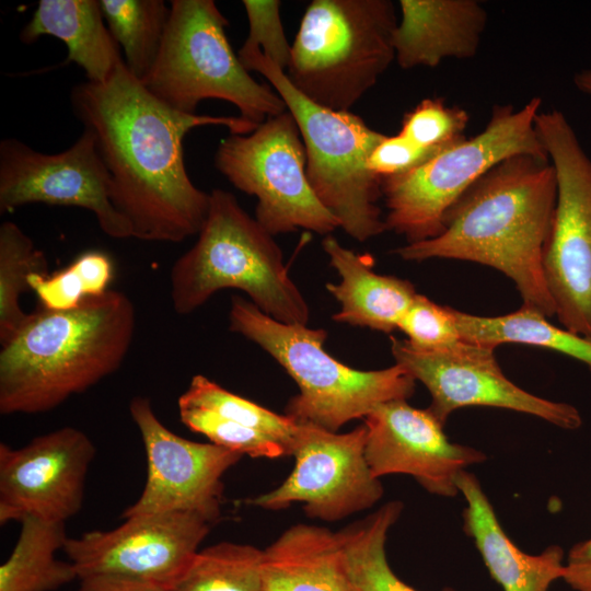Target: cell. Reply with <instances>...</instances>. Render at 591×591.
<instances>
[{
  "label": "cell",
  "mask_w": 591,
  "mask_h": 591,
  "mask_svg": "<svg viewBox=\"0 0 591 591\" xmlns=\"http://www.w3.org/2000/svg\"><path fill=\"white\" fill-rule=\"evenodd\" d=\"M100 5L127 69L142 82L159 56L170 5L163 0H100Z\"/></svg>",
  "instance_id": "obj_27"
},
{
  "label": "cell",
  "mask_w": 591,
  "mask_h": 591,
  "mask_svg": "<svg viewBox=\"0 0 591 591\" xmlns=\"http://www.w3.org/2000/svg\"><path fill=\"white\" fill-rule=\"evenodd\" d=\"M222 289L243 291L276 321L309 322L308 302L291 279L274 236L234 195L213 188L197 241L171 268L170 297L174 311L187 315Z\"/></svg>",
  "instance_id": "obj_4"
},
{
  "label": "cell",
  "mask_w": 591,
  "mask_h": 591,
  "mask_svg": "<svg viewBox=\"0 0 591 591\" xmlns=\"http://www.w3.org/2000/svg\"><path fill=\"white\" fill-rule=\"evenodd\" d=\"M442 151L419 147L402 136H386L376 144L368 160L369 170L381 178L407 173Z\"/></svg>",
  "instance_id": "obj_36"
},
{
  "label": "cell",
  "mask_w": 591,
  "mask_h": 591,
  "mask_svg": "<svg viewBox=\"0 0 591 591\" xmlns=\"http://www.w3.org/2000/svg\"><path fill=\"white\" fill-rule=\"evenodd\" d=\"M535 128L557 182L546 287L561 326L591 339V159L563 112H540Z\"/></svg>",
  "instance_id": "obj_10"
},
{
  "label": "cell",
  "mask_w": 591,
  "mask_h": 591,
  "mask_svg": "<svg viewBox=\"0 0 591 591\" xmlns=\"http://www.w3.org/2000/svg\"><path fill=\"white\" fill-rule=\"evenodd\" d=\"M397 329L405 334L410 346L421 350L440 349L461 339L452 308L419 293L399 320Z\"/></svg>",
  "instance_id": "obj_34"
},
{
  "label": "cell",
  "mask_w": 591,
  "mask_h": 591,
  "mask_svg": "<svg viewBox=\"0 0 591 591\" xmlns=\"http://www.w3.org/2000/svg\"><path fill=\"white\" fill-rule=\"evenodd\" d=\"M541 105L540 97L518 109L495 105L486 127L473 138L407 173L382 178L387 231L405 236L407 243L436 237L448 211L491 167L519 154L548 159L535 128Z\"/></svg>",
  "instance_id": "obj_9"
},
{
  "label": "cell",
  "mask_w": 591,
  "mask_h": 591,
  "mask_svg": "<svg viewBox=\"0 0 591 591\" xmlns=\"http://www.w3.org/2000/svg\"><path fill=\"white\" fill-rule=\"evenodd\" d=\"M397 23L390 0H313L291 45L286 74L312 102L349 111L395 60Z\"/></svg>",
  "instance_id": "obj_7"
},
{
  "label": "cell",
  "mask_w": 591,
  "mask_h": 591,
  "mask_svg": "<svg viewBox=\"0 0 591 591\" xmlns=\"http://www.w3.org/2000/svg\"><path fill=\"white\" fill-rule=\"evenodd\" d=\"M557 199L548 159L510 157L478 178L452 206L436 237L392 251L404 260L445 258L491 267L515 285L522 306L546 317L555 306L546 287L543 256Z\"/></svg>",
  "instance_id": "obj_2"
},
{
  "label": "cell",
  "mask_w": 591,
  "mask_h": 591,
  "mask_svg": "<svg viewBox=\"0 0 591 591\" xmlns=\"http://www.w3.org/2000/svg\"><path fill=\"white\" fill-rule=\"evenodd\" d=\"M237 57L247 71L266 78L292 114L305 147L310 185L339 228L358 242L387 231L378 205L382 178L368 167L385 135L350 111H333L305 97L260 50H239Z\"/></svg>",
  "instance_id": "obj_6"
},
{
  "label": "cell",
  "mask_w": 591,
  "mask_h": 591,
  "mask_svg": "<svg viewBox=\"0 0 591 591\" xmlns=\"http://www.w3.org/2000/svg\"><path fill=\"white\" fill-rule=\"evenodd\" d=\"M228 25L212 0H172L159 56L142 84L178 112L197 114L201 101L218 99L259 125L287 107L275 89L244 68L229 43Z\"/></svg>",
  "instance_id": "obj_8"
},
{
  "label": "cell",
  "mask_w": 591,
  "mask_h": 591,
  "mask_svg": "<svg viewBox=\"0 0 591 591\" xmlns=\"http://www.w3.org/2000/svg\"><path fill=\"white\" fill-rule=\"evenodd\" d=\"M576 88L588 95H591V68L583 69L573 76Z\"/></svg>",
  "instance_id": "obj_39"
},
{
  "label": "cell",
  "mask_w": 591,
  "mask_h": 591,
  "mask_svg": "<svg viewBox=\"0 0 591 591\" xmlns=\"http://www.w3.org/2000/svg\"><path fill=\"white\" fill-rule=\"evenodd\" d=\"M215 166L235 188L255 196V219L273 236L299 229L326 236L339 228L310 185L305 147L288 109L250 134H230L216 151Z\"/></svg>",
  "instance_id": "obj_11"
},
{
  "label": "cell",
  "mask_w": 591,
  "mask_h": 591,
  "mask_svg": "<svg viewBox=\"0 0 591 591\" xmlns=\"http://www.w3.org/2000/svg\"><path fill=\"white\" fill-rule=\"evenodd\" d=\"M364 455L371 473L412 476L428 493L456 497V476L487 455L473 447L451 442L429 408L413 407L407 399L376 406L364 417Z\"/></svg>",
  "instance_id": "obj_18"
},
{
  "label": "cell",
  "mask_w": 591,
  "mask_h": 591,
  "mask_svg": "<svg viewBox=\"0 0 591 591\" xmlns=\"http://www.w3.org/2000/svg\"><path fill=\"white\" fill-rule=\"evenodd\" d=\"M44 35L65 43V63L74 62L90 82H106L124 61L96 0H40L20 40L32 44Z\"/></svg>",
  "instance_id": "obj_22"
},
{
  "label": "cell",
  "mask_w": 591,
  "mask_h": 591,
  "mask_svg": "<svg viewBox=\"0 0 591 591\" xmlns=\"http://www.w3.org/2000/svg\"><path fill=\"white\" fill-rule=\"evenodd\" d=\"M210 523L195 512L138 514L109 531L68 537L62 551L79 579L113 576L170 590L199 551Z\"/></svg>",
  "instance_id": "obj_15"
},
{
  "label": "cell",
  "mask_w": 591,
  "mask_h": 591,
  "mask_svg": "<svg viewBox=\"0 0 591 591\" xmlns=\"http://www.w3.org/2000/svg\"><path fill=\"white\" fill-rule=\"evenodd\" d=\"M395 60L403 69L438 67L444 59L473 58L487 24L476 0H399Z\"/></svg>",
  "instance_id": "obj_19"
},
{
  "label": "cell",
  "mask_w": 591,
  "mask_h": 591,
  "mask_svg": "<svg viewBox=\"0 0 591 591\" xmlns=\"http://www.w3.org/2000/svg\"><path fill=\"white\" fill-rule=\"evenodd\" d=\"M248 21V35L240 48L242 51L258 49L285 72L291 59V45L288 43L280 19L279 0L242 1Z\"/></svg>",
  "instance_id": "obj_35"
},
{
  "label": "cell",
  "mask_w": 591,
  "mask_h": 591,
  "mask_svg": "<svg viewBox=\"0 0 591 591\" xmlns=\"http://www.w3.org/2000/svg\"><path fill=\"white\" fill-rule=\"evenodd\" d=\"M563 580L573 591H591V536L568 552Z\"/></svg>",
  "instance_id": "obj_37"
},
{
  "label": "cell",
  "mask_w": 591,
  "mask_h": 591,
  "mask_svg": "<svg viewBox=\"0 0 591 591\" xmlns=\"http://www.w3.org/2000/svg\"><path fill=\"white\" fill-rule=\"evenodd\" d=\"M391 352L396 364L427 387L431 396L428 408L442 425L453 412L468 406L519 412L566 430L582 425L575 406L536 396L510 381L494 347L460 339L440 349L421 350L406 339L391 337Z\"/></svg>",
  "instance_id": "obj_13"
},
{
  "label": "cell",
  "mask_w": 591,
  "mask_h": 591,
  "mask_svg": "<svg viewBox=\"0 0 591 591\" xmlns=\"http://www.w3.org/2000/svg\"><path fill=\"white\" fill-rule=\"evenodd\" d=\"M229 329L259 346L297 383L299 393L285 409L297 424L338 432L376 406L408 399L415 392L416 380L401 366L350 368L326 352L324 328L276 321L241 296L231 298Z\"/></svg>",
  "instance_id": "obj_5"
},
{
  "label": "cell",
  "mask_w": 591,
  "mask_h": 591,
  "mask_svg": "<svg viewBox=\"0 0 591 591\" xmlns=\"http://www.w3.org/2000/svg\"><path fill=\"white\" fill-rule=\"evenodd\" d=\"M468 120L464 108L428 97L404 115L399 134L419 147L443 151L466 139Z\"/></svg>",
  "instance_id": "obj_33"
},
{
  "label": "cell",
  "mask_w": 591,
  "mask_h": 591,
  "mask_svg": "<svg viewBox=\"0 0 591 591\" xmlns=\"http://www.w3.org/2000/svg\"><path fill=\"white\" fill-rule=\"evenodd\" d=\"M263 549L221 542L198 551L169 591H266Z\"/></svg>",
  "instance_id": "obj_28"
},
{
  "label": "cell",
  "mask_w": 591,
  "mask_h": 591,
  "mask_svg": "<svg viewBox=\"0 0 591 591\" xmlns=\"http://www.w3.org/2000/svg\"><path fill=\"white\" fill-rule=\"evenodd\" d=\"M266 591H350L336 532L298 523L263 549Z\"/></svg>",
  "instance_id": "obj_23"
},
{
  "label": "cell",
  "mask_w": 591,
  "mask_h": 591,
  "mask_svg": "<svg viewBox=\"0 0 591 591\" xmlns=\"http://www.w3.org/2000/svg\"><path fill=\"white\" fill-rule=\"evenodd\" d=\"M67 540L65 523L23 519L16 544L0 566V591H55L79 579L70 561L55 556Z\"/></svg>",
  "instance_id": "obj_24"
},
{
  "label": "cell",
  "mask_w": 591,
  "mask_h": 591,
  "mask_svg": "<svg viewBox=\"0 0 591 591\" xmlns=\"http://www.w3.org/2000/svg\"><path fill=\"white\" fill-rule=\"evenodd\" d=\"M367 428L339 433L297 424L289 455L296 464L276 488L244 502L266 510L302 503L309 518L343 520L376 505L384 494L364 455Z\"/></svg>",
  "instance_id": "obj_12"
},
{
  "label": "cell",
  "mask_w": 591,
  "mask_h": 591,
  "mask_svg": "<svg viewBox=\"0 0 591 591\" xmlns=\"http://www.w3.org/2000/svg\"><path fill=\"white\" fill-rule=\"evenodd\" d=\"M48 260L33 240L12 221L0 225V344L8 343L28 318L20 298L31 289L32 275H47Z\"/></svg>",
  "instance_id": "obj_29"
},
{
  "label": "cell",
  "mask_w": 591,
  "mask_h": 591,
  "mask_svg": "<svg viewBox=\"0 0 591 591\" xmlns=\"http://www.w3.org/2000/svg\"><path fill=\"white\" fill-rule=\"evenodd\" d=\"M461 339L496 348L506 343L555 350L573 358L591 372V339L557 327L541 313L521 306L498 316H479L452 309Z\"/></svg>",
  "instance_id": "obj_25"
},
{
  "label": "cell",
  "mask_w": 591,
  "mask_h": 591,
  "mask_svg": "<svg viewBox=\"0 0 591 591\" xmlns=\"http://www.w3.org/2000/svg\"><path fill=\"white\" fill-rule=\"evenodd\" d=\"M77 591H169L167 589L139 580L113 577L89 576L80 579Z\"/></svg>",
  "instance_id": "obj_38"
},
{
  "label": "cell",
  "mask_w": 591,
  "mask_h": 591,
  "mask_svg": "<svg viewBox=\"0 0 591 591\" xmlns=\"http://www.w3.org/2000/svg\"><path fill=\"white\" fill-rule=\"evenodd\" d=\"M135 328V306L117 290L30 313L1 345L0 413L49 412L86 391L121 366Z\"/></svg>",
  "instance_id": "obj_3"
},
{
  "label": "cell",
  "mask_w": 591,
  "mask_h": 591,
  "mask_svg": "<svg viewBox=\"0 0 591 591\" xmlns=\"http://www.w3.org/2000/svg\"><path fill=\"white\" fill-rule=\"evenodd\" d=\"M403 502L392 500L368 517L336 532L350 591H416L401 580L386 557V538L399 519ZM442 591H456L444 587Z\"/></svg>",
  "instance_id": "obj_26"
},
{
  "label": "cell",
  "mask_w": 591,
  "mask_h": 591,
  "mask_svg": "<svg viewBox=\"0 0 591 591\" xmlns=\"http://www.w3.org/2000/svg\"><path fill=\"white\" fill-rule=\"evenodd\" d=\"M331 266L340 281L328 282L326 290L340 304L332 318L336 323L392 333L417 292L407 279L376 274L373 258L341 245L332 234L322 241Z\"/></svg>",
  "instance_id": "obj_21"
},
{
  "label": "cell",
  "mask_w": 591,
  "mask_h": 591,
  "mask_svg": "<svg viewBox=\"0 0 591 591\" xmlns=\"http://www.w3.org/2000/svg\"><path fill=\"white\" fill-rule=\"evenodd\" d=\"M178 406L209 409L227 419L259 430L278 441L289 455L297 422L231 393L202 374L192 378Z\"/></svg>",
  "instance_id": "obj_30"
},
{
  "label": "cell",
  "mask_w": 591,
  "mask_h": 591,
  "mask_svg": "<svg viewBox=\"0 0 591 591\" xmlns=\"http://www.w3.org/2000/svg\"><path fill=\"white\" fill-rule=\"evenodd\" d=\"M111 177L94 136L83 129L68 149L37 151L16 138L0 142V212L30 204L78 207L91 211L113 239L132 237L128 221L109 197Z\"/></svg>",
  "instance_id": "obj_14"
},
{
  "label": "cell",
  "mask_w": 591,
  "mask_h": 591,
  "mask_svg": "<svg viewBox=\"0 0 591 591\" xmlns=\"http://www.w3.org/2000/svg\"><path fill=\"white\" fill-rule=\"evenodd\" d=\"M95 455L80 429L62 427L22 448L0 443V523L32 517L65 523L82 508Z\"/></svg>",
  "instance_id": "obj_17"
},
{
  "label": "cell",
  "mask_w": 591,
  "mask_h": 591,
  "mask_svg": "<svg viewBox=\"0 0 591 591\" xmlns=\"http://www.w3.org/2000/svg\"><path fill=\"white\" fill-rule=\"evenodd\" d=\"M70 103L95 138L113 206L130 224L132 237L147 242H183L198 235L207 219L210 193L187 173L185 136L202 126H223L236 135L258 126L241 116L178 112L157 99L125 61L104 83L74 85Z\"/></svg>",
  "instance_id": "obj_1"
},
{
  "label": "cell",
  "mask_w": 591,
  "mask_h": 591,
  "mask_svg": "<svg viewBox=\"0 0 591 591\" xmlns=\"http://www.w3.org/2000/svg\"><path fill=\"white\" fill-rule=\"evenodd\" d=\"M181 421L211 443L251 457L278 459L285 448L268 434L227 419L209 409L178 406Z\"/></svg>",
  "instance_id": "obj_32"
},
{
  "label": "cell",
  "mask_w": 591,
  "mask_h": 591,
  "mask_svg": "<svg viewBox=\"0 0 591 591\" xmlns=\"http://www.w3.org/2000/svg\"><path fill=\"white\" fill-rule=\"evenodd\" d=\"M114 266L102 251H88L70 265L54 274H34L30 279L42 308L68 310L89 297L106 292L113 279Z\"/></svg>",
  "instance_id": "obj_31"
},
{
  "label": "cell",
  "mask_w": 591,
  "mask_h": 591,
  "mask_svg": "<svg viewBox=\"0 0 591 591\" xmlns=\"http://www.w3.org/2000/svg\"><path fill=\"white\" fill-rule=\"evenodd\" d=\"M129 413L143 442L147 479L138 500L121 517L195 512L212 523L220 514L222 477L243 455L177 436L160 421L148 397H134Z\"/></svg>",
  "instance_id": "obj_16"
},
{
  "label": "cell",
  "mask_w": 591,
  "mask_h": 591,
  "mask_svg": "<svg viewBox=\"0 0 591 591\" xmlns=\"http://www.w3.org/2000/svg\"><path fill=\"white\" fill-rule=\"evenodd\" d=\"M465 499L463 530L490 575L503 591H549L565 575V552L549 545L537 555L522 552L502 529L478 478L467 470L456 476Z\"/></svg>",
  "instance_id": "obj_20"
}]
</instances>
